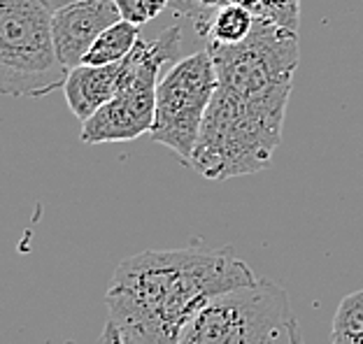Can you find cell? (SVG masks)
Listing matches in <instances>:
<instances>
[{"label": "cell", "mask_w": 363, "mask_h": 344, "mask_svg": "<svg viewBox=\"0 0 363 344\" xmlns=\"http://www.w3.org/2000/svg\"><path fill=\"white\" fill-rule=\"evenodd\" d=\"M217 88L205 112L191 166L212 182L261 172L282 142V128L301 61L298 30L257 16L238 45L208 40Z\"/></svg>", "instance_id": "obj_1"}, {"label": "cell", "mask_w": 363, "mask_h": 344, "mask_svg": "<svg viewBox=\"0 0 363 344\" xmlns=\"http://www.w3.org/2000/svg\"><path fill=\"white\" fill-rule=\"evenodd\" d=\"M230 249H147L119 260L105 293L101 344H179L212 298L257 282Z\"/></svg>", "instance_id": "obj_2"}, {"label": "cell", "mask_w": 363, "mask_h": 344, "mask_svg": "<svg viewBox=\"0 0 363 344\" xmlns=\"http://www.w3.org/2000/svg\"><path fill=\"white\" fill-rule=\"evenodd\" d=\"M179 344H305L289 293L257 280L212 298L182 333Z\"/></svg>", "instance_id": "obj_3"}, {"label": "cell", "mask_w": 363, "mask_h": 344, "mask_svg": "<svg viewBox=\"0 0 363 344\" xmlns=\"http://www.w3.org/2000/svg\"><path fill=\"white\" fill-rule=\"evenodd\" d=\"M182 59V28L170 26L156 40H138L123 59V86L112 101L82 121L79 140L84 144L130 142L150 133L156 110V84L163 68Z\"/></svg>", "instance_id": "obj_4"}, {"label": "cell", "mask_w": 363, "mask_h": 344, "mask_svg": "<svg viewBox=\"0 0 363 344\" xmlns=\"http://www.w3.org/2000/svg\"><path fill=\"white\" fill-rule=\"evenodd\" d=\"M68 68L52 38L43 0H0V93L43 98L65 84Z\"/></svg>", "instance_id": "obj_5"}, {"label": "cell", "mask_w": 363, "mask_h": 344, "mask_svg": "<svg viewBox=\"0 0 363 344\" xmlns=\"http://www.w3.org/2000/svg\"><path fill=\"white\" fill-rule=\"evenodd\" d=\"M214 88L217 72L208 47L177 59L156 84V110L150 137L166 144L186 166L201 135Z\"/></svg>", "instance_id": "obj_6"}, {"label": "cell", "mask_w": 363, "mask_h": 344, "mask_svg": "<svg viewBox=\"0 0 363 344\" xmlns=\"http://www.w3.org/2000/svg\"><path fill=\"white\" fill-rule=\"evenodd\" d=\"M119 19L114 0H75L61 5L52 12V38L59 61L68 70L82 65L96 38Z\"/></svg>", "instance_id": "obj_7"}, {"label": "cell", "mask_w": 363, "mask_h": 344, "mask_svg": "<svg viewBox=\"0 0 363 344\" xmlns=\"http://www.w3.org/2000/svg\"><path fill=\"white\" fill-rule=\"evenodd\" d=\"M123 59L110 65H86L82 63L72 68L65 77L63 93L70 112L79 121H86L107 101H112L123 86Z\"/></svg>", "instance_id": "obj_8"}, {"label": "cell", "mask_w": 363, "mask_h": 344, "mask_svg": "<svg viewBox=\"0 0 363 344\" xmlns=\"http://www.w3.org/2000/svg\"><path fill=\"white\" fill-rule=\"evenodd\" d=\"M138 40H140V26L119 19V21H114L112 26H107L101 35L96 38V42L91 45V49L86 52L82 63H86V65L117 63L133 52Z\"/></svg>", "instance_id": "obj_9"}, {"label": "cell", "mask_w": 363, "mask_h": 344, "mask_svg": "<svg viewBox=\"0 0 363 344\" xmlns=\"http://www.w3.org/2000/svg\"><path fill=\"white\" fill-rule=\"evenodd\" d=\"M254 21H257V14L254 12H250L247 7H240L235 3H228L214 14V19L210 23L208 40L210 42H219V45H238L252 33Z\"/></svg>", "instance_id": "obj_10"}, {"label": "cell", "mask_w": 363, "mask_h": 344, "mask_svg": "<svg viewBox=\"0 0 363 344\" xmlns=\"http://www.w3.org/2000/svg\"><path fill=\"white\" fill-rule=\"evenodd\" d=\"M331 344H363V291L340 300L333 316Z\"/></svg>", "instance_id": "obj_11"}, {"label": "cell", "mask_w": 363, "mask_h": 344, "mask_svg": "<svg viewBox=\"0 0 363 344\" xmlns=\"http://www.w3.org/2000/svg\"><path fill=\"white\" fill-rule=\"evenodd\" d=\"M114 5H117L119 16L123 21L145 26V23H150L166 10L170 0H114Z\"/></svg>", "instance_id": "obj_12"}, {"label": "cell", "mask_w": 363, "mask_h": 344, "mask_svg": "<svg viewBox=\"0 0 363 344\" xmlns=\"http://www.w3.org/2000/svg\"><path fill=\"white\" fill-rule=\"evenodd\" d=\"M261 14L266 19L279 23L284 28L298 30L301 21V0H259Z\"/></svg>", "instance_id": "obj_13"}, {"label": "cell", "mask_w": 363, "mask_h": 344, "mask_svg": "<svg viewBox=\"0 0 363 344\" xmlns=\"http://www.w3.org/2000/svg\"><path fill=\"white\" fill-rule=\"evenodd\" d=\"M230 3H235V5H240V7H247L250 12L254 14H261V5H259V0H230Z\"/></svg>", "instance_id": "obj_14"}, {"label": "cell", "mask_w": 363, "mask_h": 344, "mask_svg": "<svg viewBox=\"0 0 363 344\" xmlns=\"http://www.w3.org/2000/svg\"><path fill=\"white\" fill-rule=\"evenodd\" d=\"M45 7L49 12H54V10H59L61 5H68V3H75V0H43Z\"/></svg>", "instance_id": "obj_15"}]
</instances>
